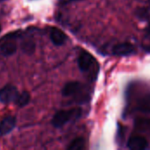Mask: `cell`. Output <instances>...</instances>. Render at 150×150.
<instances>
[{
    "label": "cell",
    "mask_w": 150,
    "mask_h": 150,
    "mask_svg": "<svg viewBox=\"0 0 150 150\" xmlns=\"http://www.w3.org/2000/svg\"><path fill=\"white\" fill-rule=\"evenodd\" d=\"M77 65L79 69L87 74L91 79H96L99 72V64L96 58L88 52H82L77 58Z\"/></svg>",
    "instance_id": "1"
},
{
    "label": "cell",
    "mask_w": 150,
    "mask_h": 150,
    "mask_svg": "<svg viewBox=\"0 0 150 150\" xmlns=\"http://www.w3.org/2000/svg\"><path fill=\"white\" fill-rule=\"evenodd\" d=\"M82 110L80 108H72L69 110H61L57 112L53 119H52V125L55 128H61L65 126L67 123L77 120L81 117Z\"/></svg>",
    "instance_id": "2"
},
{
    "label": "cell",
    "mask_w": 150,
    "mask_h": 150,
    "mask_svg": "<svg viewBox=\"0 0 150 150\" xmlns=\"http://www.w3.org/2000/svg\"><path fill=\"white\" fill-rule=\"evenodd\" d=\"M18 49V36L15 33H10L0 40V54L4 56H11Z\"/></svg>",
    "instance_id": "3"
},
{
    "label": "cell",
    "mask_w": 150,
    "mask_h": 150,
    "mask_svg": "<svg viewBox=\"0 0 150 150\" xmlns=\"http://www.w3.org/2000/svg\"><path fill=\"white\" fill-rule=\"evenodd\" d=\"M18 94V91L15 85L6 84L0 90V102L5 105L14 102Z\"/></svg>",
    "instance_id": "4"
},
{
    "label": "cell",
    "mask_w": 150,
    "mask_h": 150,
    "mask_svg": "<svg viewBox=\"0 0 150 150\" xmlns=\"http://www.w3.org/2000/svg\"><path fill=\"white\" fill-rule=\"evenodd\" d=\"M17 119L14 116L9 115L4 117L0 121V136H4L10 134L16 127Z\"/></svg>",
    "instance_id": "5"
},
{
    "label": "cell",
    "mask_w": 150,
    "mask_h": 150,
    "mask_svg": "<svg viewBox=\"0 0 150 150\" xmlns=\"http://www.w3.org/2000/svg\"><path fill=\"white\" fill-rule=\"evenodd\" d=\"M113 54L117 56H128L134 53V47L129 42H122L112 47Z\"/></svg>",
    "instance_id": "6"
},
{
    "label": "cell",
    "mask_w": 150,
    "mask_h": 150,
    "mask_svg": "<svg viewBox=\"0 0 150 150\" xmlns=\"http://www.w3.org/2000/svg\"><path fill=\"white\" fill-rule=\"evenodd\" d=\"M83 90V84L79 82H69L67 83L62 90V94L63 97H74L77 95L81 91Z\"/></svg>",
    "instance_id": "7"
},
{
    "label": "cell",
    "mask_w": 150,
    "mask_h": 150,
    "mask_svg": "<svg viewBox=\"0 0 150 150\" xmlns=\"http://www.w3.org/2000/svg\"><path fill=\"white\" fill-rule=\"evenodd\" d=\"M49 38L55 46H62L67 41V35L63 31L57 27H51L49 30Z\"/></svg>",
    "instance_id": "8"
},
{
    "label": "cell",
    "mask_w": 150,
    "mask_h": 150,
    "mask_svg": "<svg viewBox=\"0 0 150 150\" xmlns=\"http://www.w3.org/2000/svg\"><path fill=\"white\" fill-rule=\"evenodd\" d=\"M148 147V141L142 136H133L127 142V148L132 150H144Z\"/></svg>",
    "instance_id": "9"
},
{
    "label": "cell",
    "mask_w": 150,
    "mask_h": 150,
    "mask_svg": "<svg viewBox=\"0 0 150 150\" xmlns=\"http://www.w3.org/2000/svg\"><path fill=\"white\" fill-rule=\"evenodd\" d=\"M30 100H31L30 93L26 91H21L20 93L18 94L14 103L18 108H23L29 104Z\"/></svg>",
    "instance_id": "10"
},
{
    "label": "cell",
    "mask_w": 150,
    "mask_h": 150,
    "mask_svg": "<svg viewBox=\"0 0 150 150\" xmlns=\"http://www.w3.org/2000/svg\"><path fill=\"white\" fill-rule=\"evenodd\" d=\"M134 127L140 132L150 134V119L141 118L136 120L134 123Z\"/></svg>",
    "instance_id": "11"
},
{
    "label": "cell",
    "mask_w": 150,
    "mask_h": 150,
    "mask_svg": "<svg viewBox=\"0 0 150 150\" xmlns=\"http://www.w3.org/2000/svg\"><path fill=\"white\" fill-rule=\"evenodd\" d=\"M137 109L144 113H149L150 112V95L146 96L139 100L137 105Z\"/></svg>",
    "instance_id": "12"
},
{
    "label": "cell",
    "mask_w": 150,
    "mask_h": 150,
    "mask_svg": "<svg viewBox=\"0 0 150 150\" xmlns=\"http://www.w3.org/2000/svg\"><path fill=\"white\" fill-rule=\"evenodd\" d=\"M85 141L83 138H76L67 147L68 150H82L84 149Z\"/></svg>",
    "instance_id": "13"
},
{
    "label": "cell",
    "mask_w": 150,
    "mask_h": 150,
    "mask_svg": "<svg viewBox=\"0 0 150 150\" xmlns=\"http://www.w3.org/2000/svg\"><path fill=\"white\" fill-rule=\"evenodd\" d=\"M144 37L147 40H149L150 42V24L147 26V28L145 29V33H144Z\"/></svg>",
    "instance_id": "14"
},
{
    "label": "cell",
    "mask_w": 150,
    "mask_h": 150,
    "mask_svg": "<svg viewBox=\"0 0 150 150\" xmlns=\"http://www.w3.org/2000/svg\"><path fill=\"white\" fill-rule=\"evenodd\" d=\"M75 1H80V0H60V2H61L62 4H67V3L75 2Z\"/></svg>",
    "instance_id": "15"
},
{
    "label": "cell",
    "mask_w": 150,
    "mask_h": 150,
    "mask_svg": "<svg viewBox=\"0 0 150 150\" xmlns=\"http://www.w3.org/2000/svg\"><path fill=\"white\" fill-rule=\"evenodd\" d=\"M1 31H2V26H1V25H0V33H1Z\"/></svg>",
    "instance_id": "16"
}]
</instances>
